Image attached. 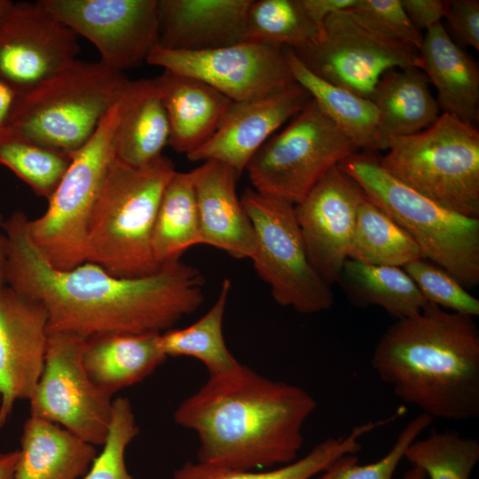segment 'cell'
Wrapping results in <instances>:
<instances>
[{"instance_id":"20","label":"cell","mask_w":479,"mask_h":479,"mask_svg":"<svg viewBox=\"0 0 479 479\" xmlns=\"http://www.w3.org/2000/svg\"><path fill=\"white\" fill-rule=\"evenodd\" d=\"M192 172L200 225L199 244L221 249L236 259H250L255 238L236 192L240 175L217 161H203Z\"/></svg>"},{"instance_id":"45","label":"cell","mask_w":479,"mask_h":479,"mask_svg":"<svg viewBox=\"0 0 479 479\" xmlns=\"http://www.w3.org/2000/svg\"><path fill=\"white\" fill-rule=\"evenodd\" d=\"M2 215L0 214V286L6 284L7 242L4 232Z\"/></svg>"},{"instance_id":"47","label":"cell","mask_w":479,"mask_h":479,"mask_svg":"<svg viewBox=\"0 0 479 479\" xmlns=\"http://www.w3.org/2000/svg\"><path fill=\"white\" fill-rule=\"evenodd\" d=\"M403 479H427V475L420 468L412 467L404 474Z\"/></svg>"},{"instance_id":"22","label":"cell","mask_w":479,"mask_h":479,"mask_svg":"<svg viewBox=\"0 0 479 479\" xmlns=\"http://www.w3.org/2000/svg\"><path fill=\"white\" fill-rule=\"evenodd\" d=\"M421 67L436 89L441 113L475 125L479 119V67L439 23L426 31L419 49Z\"/></svg>"},{"instance_id":"46","label":"cell","mask_w":479,"mask_h":479,"mask_svg":"<svg viewBox=\"0 0 479 479\" xmlns=\"http://www.w3.org/2000/svg\"><path fill=\"white\" fill-rule=\"evenodd\" d=\"M15 3L10 0H0V25L13 8Z\"/></svg>"},{"instance_id":"7","label":"cell","mask_w":479,"mask_h":479,"mask_svg":"<svg viewBox=\"0 0 479 479\" xmlns=\"http://www.w3.org/2000/svg\"><path fill=\"white\" fill-rule=\"evenodd\" d=\"M381 166L439 206L479 218V130L441 113L428 128L391 137Z\"/></svg>"},{"instance_id":"16","label":"cell","mask_w":479,"mask_h":479,"mask_svg":"<svg viewBox=\"0 0 479 479\" xmlns=\"http://www.w3.org/2000/svg\"><path fill=\"white\" fill-rule=\"evenodd\" d=\"M364 195L357 182L337 165L294 205L308 258L330 286L338 283L349 258L357 208Z\"/></svg>"},{"instance_id":"41","label":"cell","mask_w":479,"mask_h":479,"mask_svg":"<svg viewBox=\"0 0 479 479\" xmlns=\"http://www.w3.org/2000/svg\"><path fill=\"white\" fill-rule=\"evenodd\" d=\"M413 26L421 32L441 23L448 7L446 0H401Z\"/></svg>"},{"instance_id":"44","label":"cell","mask_w":479,"mask_h":479,"mask_svg":"<svg viewBox=\"0 0 479 479\" xmlns=\"http://www.w3.org/2000/svg\"><path fill=\"white\" fill-rule=\"evenodd\" d=\"M20 451L0 453V479H13Z\"/></svg>"},{"instance_id":"37","label":"cell","mask_w":479,"mask_h":479,"mask_svg":"<svg viewBox=\"0 0 479 479\" xmlns=\"http://www.w3.org/2000/svg\"><path fill=\"white\" fill-rule=\"evenodd\" d=\"M434 420L420 412L400 431L391 449L380 459L358 465L355 455L340 458L316 479H392L409 445L424 432Z\"/></svg>"},{"instance_id":"8","label":"cell","mask_w":479,"mask_h":479,"mask_svg":"<svg viewBox=\"0 0 479 479\" xmlns=\"http://www.w3.org/2000/svg\"><path fill=\"white\" fill-rule=\"evenodd\" d=\"M121 98L103 117L86 144L73 153L67 172L48 200L45 212L27 221L32 241L56 269L70 270L86 262L88 224L114 158L113 138Z\"/></svg>"},{"instance_id":"21","label":"cell","mask_w":479,"mask_h":479,"mask_svg":"<svg viewBox=\"0 0 479 479\" xmlns=\"http://www.w3.org/2000/svg\"><path fill=\"white\" fill-rule=\"evenodd\" d=\"M154 82L169 119V145L186 156L215 134L233 102L200 80L168 70Z\"/></svg>"},{"instance_id":"28","label":"cell","mask_w":479,"mask_h":479,"mask_svg":"<svg viewBox=\"0 0 479 479\" xmlns=\"http://www.w3.org/2000/svg\"><path fill=\"white\" fill-rule=\"evenodd\" d=\"M389 422V419L385 418L356 425L347 436L325 439L302 458L269 470L238 471L198 461H188L175 470L171 479H312L326 471L340 458L357 453L362 448L360 439Z\"/></svg>"},{"instance_id":"3","label":"cell","mask_w":479,"mask_h":479,"mask_svg":"<svg viewBox=\"0 0 479 479\" xmlns=\"http://www.w3.org/2000/svg\"><path fill=\"white\" fill-rule=\"evenodd\" d=\"M371 365L397 397L433 420L479 417V329L471 316L428 302L385 330Z\"/></svg>"},{"instance_id":"36","label":"cell","mask_w":479,"mask_h":479,"mask_svg":"<svg viewBox=\"0 0 479 479\" xmlns=\"http://www.w3.org/2000/svg\"><path fill=\"white\" fill-rule=\"evenodd\" d=\"M138 434L130 400L122 397L114 399L112 420L103 450L82 479H133L126 467L125 452Z\"/></svg>"},{"instance_id":"43","label":"cell","mask_w":479,"mask_h":479,"mask_svg":"<svg viewBox=\"0 0 479 479\" xmlns=\"http://www.w3.org/2000/svg\"><path fill=\"white\" fill-rule=\"evenodd\" d=\"M18 96V92L0 78V136L6 131Z\"/></svg>"},{"instance_id":"17","label":"cell","mask_w":479,"mask_h":479,"mask_svg":"<svg viewBox=\"0 0 479 479\" xmlns=\"http://www.w3.org/2000/svg\"><path fill=\"white\" fill-rule=\"evenodd\" d=\"M48 341L43 306L0 286V430L19 400H29L41 377Z\"/></svg>"},{"instance_id":"30","label":"cell","mask_w":479,"mask_h":479,"mask_svg":"<svg viewBox=\"0 0 479 479\" xmlns=\"http://www.w3.org/2000/svg\"><path fill=\"white\" fill-rule=\"evenodd\" d=\"M152 250L160 266L181 259L200 245V225L193 172L177 171L166 185L156 213Z\"/></svg>"},{"instance_id":"42","label":"cell","mask_w":479,"mask_h":479,"mask_svg":"<svg viewBox=\"0 0 479 479\" xmlns=\"http://www.w3.org/2000/svg\"><path fill=\"white\" fill-rule=\"evenodd\" d=\"M312 20L319 27L331 14L350 10L357 0H302Z\"/></svg>"},{"instance_id":"5","label":"cell","mask_w":479,"mask_h":479,"mask_svg":"<svg viewBox=\"0 0 479 479\" xmlns=\"http://www.w3.org/2000/svg\"><path fill=\"white\" fill-rule=\"evenodd\" d=\"M129 82L100 61L75 59L18 96L5 132L72 155L90 138Z\"/></svg>"},{"instance_id":"11","label":"cell","mask_w":479,"mask_h":479,"mask_svg":"<svg viewBox=\"0 0 479 479\" xmlns=\"http://www.w3.org/2000/svg\"><path fill=\"white\" fill-rule=\"evenodd\" d=\"M292 51L318 77L371 100L385 72L421 67L418 50L381 35L349 10L328 16L312 42Z\"/></svg>"},{"instance_id":"10","label":"cell","mask_w":479,"mask_h":479,"mask_svg":"<svg viewBox=\"0 0 479 479\" xmlns=\"http://www.w3.org/2000/svg\"><path fill=\"white\" fill-rule=\"evenodd\" d=\"M357 148L311 98L247 166L254 189L294 205Z\"/></svg>"},{"instance_id":"14","label":"cell","mask_w":479,"mask_h":479,"mask_svg":"<svg viewBox=\"0 0 479 479\" xmlns=\"http://www.w3.org/2000/svg\"><path fill=\"white\" fill-rule=\"evenodd\" d=\"M56 19L123 73L146 60L158 42L157 0H39Z\"/></svg>"},{"instance_id":"23","label":"cell","mask_w":479,"mask_h":479,"mask_svg":"<svg viewBox=\"0 0 479 479\" xmlns=\"http://www.w3.org/2000/svg\"><path fill=\"white\" fill-rule=\"evenodd\" d=\"M19 451L13 479H80L98 455L95 445L34 416L23 425Z\"/></svg>"},{"instance_id":"26","label":"cell","mask_w":479,"mask_h":479,"mask_svg":"<svg viewBox=\"0 0 479 479\" xmlns=\"http://www.w3.org/2000/svg\"><path fill=\"white\" fill-rule=\"evenodd\" d=\"M372 101L379 114L386 150L389 138L418 133L441 114L427 75L416 67L385 72L376 84Z\"/></svg>"},{"instance_id":"35","label":"cell","mask_w":479,"mask_h":479,"mask_svg":"<svg viewBox=\"0 0 479 479\" xmlns=\"http://www.w3.org/2000/svg\"><path fill=\"white\" fill-rule=\"evenodd\" d=\"M404 459L429 479H470L479 461V441L453 430L433 428L409 445Z\"/></svg>"},{"instance_id":"18","label":"cell","mask_w":479,"mask_h":479,"mask_svg":"<svg viewBox=\"0 0 479 479\" xmlns=\"http://www.w3.org/2000/svg\"><path fill=\"white\" fill-rule=\"evenodd\" d=\"M310 99L307 90L296 82L271 96L233 101L215 134L187 158L217 161L241 175L261 146Z\"/></svg>"},{"instance_id":"32","label":"cell","mask_w":479,"mask_h":479,"mask_svg":"<svg viewBox=\"0 0 479 479\" xmlns=\"http://www.w3.org/2000/svg\"><path fill=\"white\" fill-rule=\"evenodd\" d=\"M420 258V249L413 239L364 195L357 208L348 259L403 268Z\"/></svg>"},{"instance_id":"29","label":"cell","mask_w":479,"mask_h":479,"mask_svg":"<svg viewBox=\"0 0 479 479\" xmlns=\"http://www.w3.org/2000/svg\"><path fill=\"white\" fill-rule=\"evenodd\" d=\"M338 283L354 305L379 306L397 319L419 313L428 302L401 267L347 259Z\"/></svg>"},{"instance_id":"2","label":"cell","mask_w":479,"mask_h":479,"mask_svg":"<svg viewBox=\"0 0 479 479\" xmlns=\"http://www.w3.org/2000/svg\"><path fill=\"white\" fill-rule=\"evenodd\" d=\"M317 408L302 388L240 364L214 377L174 412L199 438L198 462L230 470L273 468L297 459L302 427Z\"/></svg>"},{"instance_id":"19","label":"cell","mask_w":479,"mask_h":479,"mask_svg":"<svg viewBox=\"0 0 479 479\" xmlns=\"http://www.w3.org/2000/svg\"><path fill=\"white\" fill-rule=\"evenodd\" d=\"M251 0H157V45L199 51L244 42Z\"/></svg>"},{"instance_id":"39","label":"cell","mask_w":479,"mask_h":479,"mask_svg":"<svg viewBox=\"0 0 479 479\" xmlns=\"http://www.w3.org/2000/svg\"><path fill=\"white\" fill-rule=\"evenodd\" d=\"M349 11L381 35L418 51L420 48L423 35L411 22L401 0H357Z\"/></svg>"},{"instance_id":"4","label":"cell","mask_w":479,"mask_h":479,"mask_svg":"<svg viewBox=\"0 0 479 479\" xmlns=\"http://www.w3.org/2000/svg\"><path fill=\"white\" fill-rule=\"evenodd\" d=\"M177 172L161 155L140 167L115 156L93 207L87 229V259L112 275L138 278L157 272L152 232L164 189Z\"/></svg>"},{"instance_id":"13","label":"cell","mask_w":479,"mask_h":479,"mask_svg":"<svg viewBox=\"0 0 479 479\" xmlns=\"http://www.w3.org/2000/svg\"><path fill=\"white\" fill-rule=\"evenodd\" d=\"M146 62L200 80L234 102L271 96L297 82L284 48L247 42L199 51L156 44Z\"/></svg>"},{"instance_id":"15","label":"cell","mask_w":479,"mask_h":479,"mask_svg":"<svg viewBox=\"0 0 479 479\" xmlns=\"http://www.w3.org/2000/svg\"><path fill=\"white\" fill-rule=\"evenodd\" d=\"M78 35L40 3H15L0 25V78L19 95L75 60Z\"/></svg>"},{"instance_id":"9","label":"cell","mask_w":479,"mask_h":479,"mask_svg":"<svg viewBox=\"0 0 479 479\" xmlns=\"http://www.w3.org/2000/svg\"><path fill=\"white\" fill-rule=\"evenodd\" d=\"M240 200L255 238L250 260L274 301L301 314L329 310L334 293L308 258L294 205L254 188H247Z\"/></svg>"},{"instance_id":"38","label":"cell","mask_w":479,"mask_h":479,"mask_svg":"<svg viewBox=\"0 0 479 479\" xmlns=\"http://www.w3.org/2000/svg\"><path fill=\"white\" fill-rule=\"evenodd\" d=\"M403 269L428 302L473 318L479 315V300L439 265L420 258Z\"/></svg>"},{"instance_id":"33","label":"cell","mask_w":479,"mask_h":479,"mask_svg":"<svg viewBox=\"0 0 479 479\" xmlns=\"http://www.w3.org/2000/svg\"><path fill=\"white\" fill-rule=\"evenodd\" d=\"M318 28L302 0H251L244 42L296 50L312 42Z\"/></svg>"},{"instance_id":"25","label":"cell","mask_w":479,"mask_h":479,"mask_svg":"<svg viewBox=\"0 0 479 479\" xmlns=\"http://www.w3.org/2000/svg\"><path fill=\"white\" fill-rule=\"evenodd\" d=\"M161 334H110L87 340L82 354L85 370L111 395L151 375L168 357Z\"/></svg>"},{"instance_id":"6","label":"cell","mask_w":479,"mask_h":479,"mask_svg":"<svg viewBox=\"0 0 479 479\" xmlns=\"http://www.w3.org/2000/svg\"><path fill=\"white\" fill-rule=\"evenodd\" d=\"M375 153H354L338 167L365 195L417 243L422 257L464 287L479 284V218L446 209L404 185L380 164Z\"/></svg>"},{"instance_id":"40","label":"cell","mask_w":479,"mask_h":479,"mask_svg":"<svg viewBox=\"0 0 479 479\" xmlns=\"http://www.w3.org/2000/svg\"><path fill=\"white\" fill-rule=\"evenodd\" d=\"M445 19L459 45L479 50L478 0H448Z\"/></svg>"},{"instance_id":"27","label":"cell","mask_w":479,"mask_h":479,"mask_svg":"<svg viewBox=\"0 0 479 479\" xmlns=\"http://www.w3.org/2000/svg\"><path fill=\"white\" fill-rule=\"evenodd\" d=\"M294 80L320 109L363 152L386 150L381 138L379 114L373 102L332 84L311 73L290 48H284Z\"/></svg>"},{"instance_id":"1","label":"cell","mask_w":479,"mask_h":479,"mask_svg":"<svg viewBox=\"0 0 479 479\" xmlns=\"http://www.w3.org/2000/svg\"><path fill=\"white\" fill-rule=\"evenodd\" d=\"M27 221L24 212L15 211L4 222L6 284L43 306L48 333L86 340L110 334H161L204 302L203 274L181 260L138 278L116 277L90 262L56 269L32 241Z\"/></svg>"},{"instance_id":"34","label":"cell","mask_w":479,"mask_h":479,"mask_svg":"<svg viewBox=\"0 0 479 479\" xmlns=\"http://www.w3.org/2000/svg\"><path fill=\"white\" fill-rule=\"evenodd\" d=\"M72 155L8 132L0 136V164L47 200L67 172Z\"/></svg>"},{"instance_id":"12","label":"cell","mask_w":479,"mask_h":479,"mask_svg":"<svg viewBox=\"0 0 479 479\" xmlns=\"http://www.w3.org/2000/svg\"><path fill=\"white\" fill-rule=\"evenodd\" d=\"M87 340L48 333L43 369L30 403V416L62 426L95 446L103 445L112 420V396L95 384L82 362Z\"/></svg>"},{"instance_id":"31","label":"cell","mask_w":479,"mask_h":479,"mask_svg":"<svg viewBox=\"0 0 479 479\" xmlns=\"http://www.w3.org/2000/svg\"><path fill=\"white\" fill-rule=\"evenodd\" d=\"M231 287V280L224 279L215 303L196 322L161 334V347L167 357H195L205 365L209 377L226 373L240 364L228 349L223 334Z\"/></svg>"},{"instance_id":"24","label":"cell","mask_w":479,"mask_h":479,"mask_svg":"<svg viewBox=\"0 0 479 479\" xmlns=\"http://www.w3.org/2000/svg\"><path fill=\"white\" fill-rule=\"evenodd\" d=\"M169 123L154 79L130 81L121 98L113 138L114 156L131 166H145L169 145Z\"/></svg>"}]
</instances>
